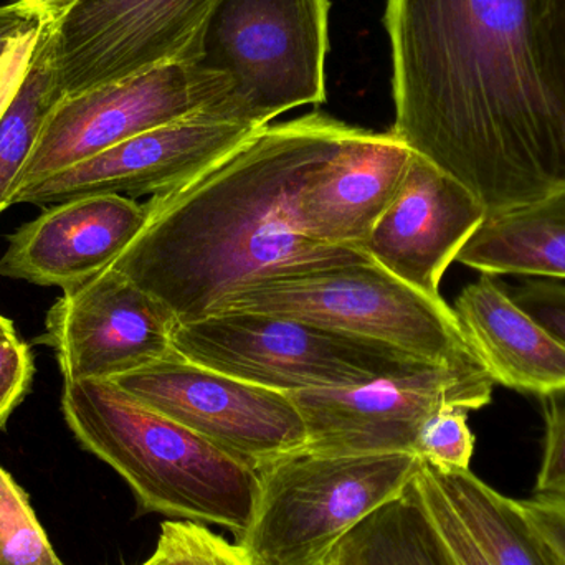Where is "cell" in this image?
<instances>
[{
	"instance_id": "cell-1",
	"label": "cell",
	"mask_w": 565,
	"mask_h": 565,
	"mask_svg": "<svg viewBox=\"0 0 565 565\" xmlns=\"http://www.w3.org/2000/svg\"><path fill=\"white\" fill-rule=\"evenodd\" d=\"M553 0H387L395 121L488 215L565 189Z\"/></svg>"
},
{
	"instance_id": "cell-2",
	"label": "cell",
	"mask_w": 565,
	"mask_h": 565,
	"mask_svg": "<svg viewBox=\"0 0 565 565\" xmlns=\"http://www.w3.org/2000/svg\"><path fill=\"white\" fill-rule=\"evenodd\" d=\"M352 129L321 113L257 129L184 188L151 198L148 224L113 268L185 324L255 282L374 262L306 237L296 211Z\"/></svg>"
},
{
	"instance_id": "cell-3",
	"label": "cell",
	"mask_w": 565,
	"mask_h": 565,
	"mask_svg": "<svg viewBox=\"0 0 565 565\" xmlns=\"http://www.w3.org/2000/svg\"><path fill=\"white\" fill-rule=\"evenodd\" d=\"M62 411L79 444L131 488L145 513L217 524L241 536L260 491L258 468L122 391L63 382Z\"/></svg>"
},
{
	"instance_id": "cell-4",
	"label": "cell",
	"mask_w": 565,
	"mask_h": 565,
	"mask_svg": "<svg viewBox=\"0 0 565 565\" xmlns=\"http://www.w3.org/2000/svg\"><path fill=\"white\" fill-rule=\"evenodd\" d=\"M329 0H215L182 62L211 88L201 115L252 129L326 102Z\"/></svg>"
},
{
	"instance_id": "cell-5",
	"label": "cell",
	"mask_w": 565,
	"mask_h": 565,
	"mask_svg": "<svg viewBox=\"0 0 565 565\" xmlns=\"http://www.w3.org/2000/svg\"><path fill=\"white\" fill-rule=\"evenodd\" d=\"M414 454L301 448L258 468L254 516L237 543L254 565H326L339 544L417 473Z\"/></svg>"
},
{
	"instance_id": "cell-6",
	"label": "cell",
	"mask_w": 565,
	"mask_h": 565,
	"mask_svg": "<svg viewBox=\"0 0 565 565\" xmlns=\"http://www.w3.org/2000/svg\"><path fill=\"white\" fill-rule=\"evenodd\" d=\"M172 345L189 361L285 394L358 387L438 365L385 342L267 312H217L179 324Z\"/></svg>"
},
{
	"instance_id": "cell-7",
	"label": "cell",
	"mask_w": 565,
	"mask_h": 565,
	"mask_svg": "<svg viewBox=\"0 0 565 565\" xmlns=\"http://www.w3.org/2000/svg\"><path fill=\"white\" fill-rule=\"evenodd\" d=\"M232 311L301 319L385 342L431 364H481L454 308L375 262L255 282L225 299L212 315Z\"/></svg>"
},
{
	"instance_id": "cell-8",
	"label": "cell",
	"mask_w": 565,
	"mask_h": 565,
	"mask_svg": "<svg viewBox=\"0 0 565 565\" xmlns=\"http://www.w3.org/2000/svg\"><path fill=\"white\" fill-rule=\"evenodd\" d=\"M494 381L483 364L427 365L358 387L288 394L308 444L329 455L414 454L420 428L441 408L478 411L490 404ZM415 455V454H414Z\"/></svg>"
},
{
	"instance_id": "cell-9",
	"label": "cell",
	"mask_w": 565,
	"mask_h": 565,
	"mask_svg": "<svg viewBox=\"0 0 565 565\" xmlns=\"http://www.w3.org/2000/svg\"><path fill=\"white\" fill-rule=\"evenodd\" d=\"M113 382L255 468L308 444L305 420L288 394L205 367L175 351Z\"/></svg>"
},
{
	"instance_id": "cell-10",
	"label": "cell",
	"mask_w": 565,
	"mask_h": 565,
	"mask_svg": "<svg viewBox=\"0 0 565 565\" xmlns=\"http://www.w3.org/2000/svg\"><path fill=\"white\" fill-rule=\"evenodd\" d=\"M215 0H79L55 26L65 98L182 62Z\"/></svg>"
},
{
	"instance_id": "cell-11",
	"label": "cell",
	"mask_w": 565,
	"mask_h": 565,
	"mask_svg": "<svg viewBox=\"0 0 565 565\" xmlns=\"http://www.w3.org/2000/svg\"><path fill=\"white\" fill-rule=\"evenodd\" d=\"M178 326L164 302L111 267L56 299L40 342L63 382L115 381L171 355Z\"/></svg>"
},
{
	"instance_id": "cell-12",
	"label": "cell",
	"mask_w": 565,
	"mask_h": 565,
	"mask_svg": "<svg viewBox=\"0 0 565 565\" xmlns=\"http://www.w3.org/2000/svg\"><path fill=\"white\" fill-rule=\"evenodd\" d=\"M209 105L207 83L185 62L63 98L43 125L13 195L132 136L204 113Z\"/></svg>"
},
{
	"instance_id": "cell-13",
	"label": "cell",
	"mask_w": 565,
	"mask_h": 565,
	"mask_svg": "<svg viewBox=\"0 0 565 565\" xmlns=\"http://www.w3.org/2000/svg\"><path fill=\"white\" fill-rule=\"evenodd\" d=\"M255 131L195 113L20 189L12 205H55L86 195L171 194L214 168Z\"/></svg>"
},
{
	"instance_id": "cell-14",
	"label": "cell",
	"mask_w": 565,
	"mask_h": 565,
	"mask_svg": "<svg viewBox=\"0 0 565 565\" xmlns=\"http://www.w3.org/2000/svg\"><path fill=\"white\" fill-rule=\"evenodd\" d=\"M487 217L467 185L414 152L362 250L398 280L441 298V277Z\"/></svg>"
},
{
	"instance_id": "cell-15",
	"label": "cell",
	"mask_w": 565,
	"mask_h": 565,
	"mask_svg": "<svg viewBox=\"0 0 565 565\" xmlns=\"http://www.w3.org/2000/svg\"><path fill=\"white\" fill-rule=\"evenodd\" d=\"M148 221V204L122 195L60 202L10 235L0 277L78 288L111 268Z\"/></svg>"
},
{
	"instance_id": "cell-16",
	"label": "cell",
	"mask_w": 565,
	"mask_h": 565,
	"mask_svg": "<svg viewBox=\"0 0 565 565\" xmlns=\"http://www.w3.org/2000/svg\"><path fill=\"white\" fill-rule=\"evenodd\" d=\"M412 154L392 131L352 129L338 154L298 195L296 211L306 237L362 250L394 201Z\"/></svg>"
},
{
	"instance_id": "cell-17",
	"label": "cell",
	"mask_w": 565,
	"mask_h": 565,
	"mask_svg": "<svg viewBox=\"0 0 565 565\" xmlns=\"http://www.w3.org/2000/svg\"><path fill=\"white\" fill-rule=\"evenodd\" d=\"M454 311L494 384L544 401L565 394L564 345L493 275L463 288Z\"/></svg>"
},
{
	"instance_id": "cell-18",
	"label": "cell",
	"mask_w": 565,
	"mask_h": 565,
	"mask_svg": "<svg viewBox=\"0 0 565 565\" xmlns=\"http://www.w3.org/2000/svg\"><path fill=\"white\" fill-rule=\"evenodd\" d=\"M455 262L483 275L565 280V189L488 215Z\"/></svg>"
},
{
	"instance_id": "cell-19",
	"label": "cell",
	"mask_w": 565,
	"mask_h": 565,
	"mask_svg": "<svg viewBox=\"0 0 565 565\" xmlns=\"http://www.w3.org/2000/svg\"><path fill=\"white\" fill-rule=\"evenodd\" d=\"M420 461L488 564L547 565L521 518L516 500L504 497L471 470H447Z\"/></svg>"
},
{
	"instance_id": "cell-20",
	"label": "cell",
	"mask_w": 565,
	"mask_h": 565,
	"mask_svg": "<svg viewBox=\"0 0 565 565\" xmlns=\"http://www.w3.org/2000/svg\"><path fill=\"white\" fill-rule=\"evenodd\" d=\"M63 98L55 29L40 25L29 68L15 95L0 113V214L12 205L17 182L39 141L43 125Z\"/></svg>"
},
{
	"instance_id": "cell-21",
	"label": "cell",
	"mask_w": 565,
	"mask_h": 565,
	"mask_svg": "<svg viewBox=\"0 0 565 565\" xmlns=\"http://www.w3.org/2000/svg\"><path fill=\"white\" fill-rule=\"evenodd\" d=\"M334 553L352 565H451L412 484L359 523Z\"/></svg>"
},
{
	"instance_id": "cell-22",
	"label": "cell",
	"mask_w": 565,
	"mask_h": 565,
	"mask_svg": "<svg viewBox=\"0 0 565 565\" xmlns=\"http://www.w3.org/2000/svg\"><path fill=\"white\" fill-rule=\"evenodd\" d=\"M0 565H65L56 556L29 497L0 467Z\"/></svg>"
},
{
	"instance_id": "cell-23",
	"label": "cell",
	"mask_w": 565,
	"mask_h": 565,
	"mask_svg": "<svg viewBox=\"0 0 565 565\" xmlns=\"http://www.w3.org/2000/svg\"><path fill=\"white\" fill-rule=\"evenodd\" d=\"M152 565H254L241 544L228 543L194 521H166L159 533Z\"/></svg>"
},
{
	"instance_id": "cell-24",
	"label": "cell",
	"mask_w": 565,
	"mask_h": 565,
	"mask_svg": "<svg viewBox=\"0 0 565 565\" xmlns=\"http://www.w3.org/2000/svg\"><path fill=\"white\" fill-rule=\"evenodd\" d=\"M475 444L477 440L468 425V411L447 407L425 422L415 441L414 454L435 467L470 470Z\"/></svg>"
},
{
	"instance_id": "cell-25",
	"label": "cell",
	"mask_w": 565,
	"mask_h": 565,
	"mask_svg": "<svg viewBox=\"0 0 565 565\" xmlns=\"http://www.w3.org/2000/svg\"><path fill=\"white\" fill-rule=\"evenodd\" d=\"M411 484L451 565H490L425 473L422 461Z\"/></svg>"
},
{
	"instance_id": "cell-26",
	"label": "cell",
	"mask_w": 565,
	"mask_h": 565,
	"mask_svg": "<svg viewBox=\"0 0 565 565\" xmlns=\"http://www.w3.org/2000/svg\"><path fill=\"white\" fill-rule=\"evenodd\" d=\"M516 507L544 563L565 565V498L534 494Z\"/></svg>"
},
{
	"instance_id": "cell-27",
	"label": "cell",
	"mask_w": 565,
	"mask_h": 565,
	"mask_svg": "<svg viewBox=\"0 0 565 565\" xmlns=\"http://www.w3.org/2000/svg\"><path fill=\"white\" fill-rule=\"evenodd\" d=\"M534 494L565 498V407L556 398L546 401V445Z\"/></svg>"
},
{
	"instance_id": "cell-28",
	"label": "cell",
	"mask_w": 565,
	"mask_h": 565,
	"mask_svg": "<svg viewBox=\"0 0 565 565\" xmlns=\"http://www.w3.org/2000/svg\"><path fill=\"white\" fill-rule=\"evenodd\" d=\"M33 358L19 338L0 339V428L29 392Z\"/></svg>"
},
{
	"instance_id": "cell-29",
	"label": "cell",
	"mask_w": 565,
	"mask_h": 565,
	"mask_svg": "<svg viewBox=\"0 0 565 565\" xmlns=\"http://www.w3.org/2000/svg\"><path fill=\"white\" fill-rule=\"evenodd\" d=\"M514 302L565 348V285L530 281L511 291Z\"/></svg>"
},
{
	"instance_id": "cell-30",
	"label": "cell",
	"mask_w": 565,
	"mask_h": 565,
	"mask_svg": "<svg viewBox=\"0 0 565 565\" xmlns=\"http://www.w3.org/2000/svg\"><path fill=\"white\" fill-rule=\"evenodd\" d=\"M39 26V15L25 0H15V2L0 6V58L12 45L13 40Z\"/></svg>"
},
{
	"instance_id": "cell-31",
	"label": "cell",
	"mask_w": 565,
	"mask_h": 565,
	"mask_svg": "<svg viewBox=\"0 0 565 565\" xmlns=\"http://www.w3.org/2000/svg\"><path fill=\"white\" fill-rule=\"evenodd\" d=\"M551 58L565 98V0H553L550 19Z\"/></svg>"
},
{
	"instance_id": "cell-32",
	"label": "cell",
	"mask_w": 565,
	"mask_h": 565,
	"mask_svg": "<svg viewBox=\"0 0 565 565\" xmlns=\"http://www.w3.org/2000/svg\"><path fill=\"white\" fill-rule=\"evenodd\" d=\"M40 19V25H52L53 29L75 9L79 0H25Z\"/></svg>"
},
{
	"instance_id": "cell-33",
	"label": "cell",
	"mask_w": 565,
	"mask_h": 565,
	"mask_svg": "<svg viewBox=\"0 0 565 565\" xmlns=\"http://www.w3.org/2000/svg\"><path fill=\"white\" fill-rule=\"evenodd\" d=\"M17 338L15 328L13 322L10 321L6 316L0 315V339H13Z\"/></svg>"
},
{
	"instance_id": "cell-34",
	"label": "cell",
	"mask_w": 565,
	"mask_h": 565,
	"mask_svg": "<svg viewBox=\"0 0 565 565\" xmlns=\"http://www.w3.org/2000/svg\"><path fill=\"white\" fill-rule=\"evenodd\" d=\"M326 565H352L349 564L348 561L342 559L341 556H338V554H332L331 559L328 561V564Z\"/></svg>"
},
{
	"instance_id": "cell-35",
	"label": "cell",
	"mask_w": 565,
	"mask_h": 565,
	"mask_svg": "<svg viewBox=\"0 0 565 565\" xmlns=\"http://www.w3.org/2000/svg\"><path fill=\"white\" fill-rule=\"evenodd\" d=\"M141 565H152L151 563H149V561H146L145 564H141Z\"/></svg>"
}]
</instances>
